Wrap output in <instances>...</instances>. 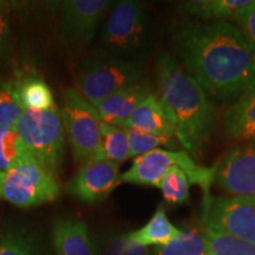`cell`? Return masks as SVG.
<instances>
[{"label":"cell","instance_id":"cell-1","mask_svg":"<svg viewBox=\"0 0 255 255\" xmlns=\"http://www.w3.org/2000/svg\"><path fill=\"white\" fill-rule=\"evenodd\" d=\"M173 43L212 102H234L255 85V50L237 24L184 18L174 26Z\"/></svg>","mask_w":255,"mask_h":255},{"label":"cell","instance_id":"cell-2","mask_svg":"<svg viewBox=\"0 0 255 255\" xmlns=\"http://www.w3.org/2000/svg\"><path fill=\"white\" fill-rule=\"evenodd\" d=\"M158 98L174 126L175 138L188 154H199L215 130L214 104L203 88L169 53L156 62Z\"/></svg>","mask_w":255,"mask_h":255},{"label":"cell","instance_id":"cell-3","mask_svg":"<svg viewBox=\"0 0 255 255\" xmlns=\"http://www.w3.org/2000/svg\"><path fill=\"white\" fill-rule=\"evenodd\" d=\"M158 30L154 17L142 2H114L102 25L96 52L143 64L152 55Z\"/></svg>","mask_w":255,"mask_h":255},{"label":"cell","instance_id":"cell-4","mask_svg":"<svg viewBox=\"0 0 255 255\" xmlns=\"http://www.w3.org/2000/svg\"><path fill=\"white\" fill-rule=\"evenodd\" d=\"M143 64L94 52L79 64L76 90L88 103L96 105L115 92L141 82Z\"/></svg>","mask_w":255,"mask_h":255},{"label":"cell","instance_id":"cell-5","mask_svg":"<svg viewBox=\"0 0 255 255\" xmlns=\"http://www.w3.org/2000/svg\"><path fill=\"white\" fill-rule=\"evenodd\" d=\"M14 130L34 161L57 175L65 156V130L58 105L47 111L25 110Z\"/></svg>","mask_w":255,"mask_h":255},{"label":"cell","instance_id":"cell-6","mask_svg":"<svg viewBox=\"0 0 255 255\" xmlns=\"http://www.w3.org/2000/svg\"><path fill=\"white\" fill-rule=\"evenodd\" d=\"M174 167L180 168L187 174L190 184L201 187L205 196L203 200L208 199L209 189L214 183L216 165L207 168L196 164L186 150L174 151L158 148L138 156L133 159L131 167L126 173L121 174L120 183L157 188L162 178Z\"/></svg>","mask_w":255,"mask_h":255},{"label":"cell","instance_id":"cell-7","mask_svg":"<svg viewBox=\"0 0 255 255\" xmlns=\"http://www.w3.org/2000/svg\"><path fill=\"white\" fill-rule=\"evenodd\" d=\"M60 115L73 158L91 162L101 146V120L97 111L75 88L63 91Z\"/></svg>","mask_w":255,"mask_h":255},{"label":"cell","instance_id":"cell-8","mask_svg":"<svg viewBox=\"0 0 255 255\" xmlns=\"http://www.w3.org/2000/svg\"><path fill=\"white\" fill-rule=\"evenodd\" d=\"M62 193L57 175L33 158L5 174L1 199L20 208H32L58 199Z\"/></svg>","mask_w":255,"mask_h":255},{"label":"cell","instance_id":"cell-9","mask_svg":"<svg viewBox=\"0 0 255 255\" xmlns=\"http://www.w3.org/2000/svg\"><path fill=\"white\" fill-rule=\"evenodd\" d=\"M55 9L60 39L69 49L90 45L114 2L109 0H63L49 2Z\"/></svg>","mask_w":255,"mask_h":255},{"label":"cell","instance_id":"cell-10","mask_svg":"<svg viewBox=\"0 0 255 255\" xmlns=\"http://www.w3.org/2000/svg\"><path fill=\"white\" fill-rule=\"evenodd\" d=\"M203 223L255 246V196H209L203 200Z\"/></svg>","mask_w":255,"mask_h":255},{"label":"cell","instance_id":"cell-11","mask_svg":"<svg viewBox=\"0 0 255 255\" xmlns=\"http://www.w3.org/2000/svg\"><path fill=\"white\" fill-rule=\"evenodd\" d=\"M214 182L229 196H255V139L226 152L216 164Z\"/></svg>","mask_w":255,"mask_h":255},{"label":"cell","instance_id":"cell-12","mask_svg":"<svg viewBox=\"0 0 255 255\" xmlns=\"http://www.w3.org/2000/svg\"><path fill=\"white\" fill-rule=\"evenodd\" d=\"M121 178L120 164L109 161H91L85 163L66 183L65 190L69 195L95 205L107 199Z\"/></svg>","mask_w":255,"mask_h":255},{"label":"cell","instance_id":"cell-13","mask_svg":"<svg viewBox=\"0 0 255 255\" xmlns=\"http://www.w3.org/2000/svg\"><path fill=\"white\" fill-rule=\"evenodd\" d=\"M52 246L56 255H97V242L87 223L73 218L53 221Z\"/></svg>","mask_w":255,"mask_h":255},{"label":"cell","instance_id":"cell-14","mask_svg":"<svg viewBox=\"0 0 255 255\" xmlns=\"http://www.w3.org/2000/svg\"><path fill=\"white\" fill-rule=\"evenodd\" d=\"M151 94L145 83L138 82L115 92L100 103L92 105L97 111L102 123L123 128L135 109Z\"/></svg>","mask_w":255,"mask_h":255},{"label":"cell","instance_id":"cell-15","mask_svg":"<svg viewBox=\"0 0 255 255\" xmlns=\"http://www.w3.org/2000/svg\"><path fill=\"white\" fill-rule=\"evenodd\" d=\"M126 129H133L150 135L175 137L174 126L159 98L154 92L149 94L127 121Z\"/></svg>","mask_w":255,"mask_h":255},{"label":"cell","instance_id":"cell-16","mask_svg":"<svg viewBox=\"0 0 255 255\" xmlns=\"http://www.w3.org/2000/svg\"><path fill=\"white\" fill-rule=\"evenodd\" d=\"M228 138L239 142L255 139V85L238 97L223 115Z\"/></svg>","mask_w":255,"mask_h":255},{"label":"cell","instance_id":"cell-17","mask_svg":"<svg viewBox=\"0 0 255 255\" xmlns=\"http://www.w3.org/2000/svg\"><path fill=\"white\" fill-rule=\"evenodd\" d=\"M252 0H190L181 2L183 13L202 21L234 20L237 14L251 4Z\"/></svg>","mask_w":255,"mask_h":255},{"label":"cell","instance_id":"cell-18","mask_svg":"<svg viewBox=\"0 0 255 255\" xmlns=\"http://www.w3.org/2000/svg\"><path fill=\"white\" fill-rule=\"evenodd\" d=\"M182 232L168 219L163 206H158L152 218L142 228L128 233V238L141 246H163Z\"/></svg>","mask_w":255,"mask_h":255},{"label":"cell","instance_id":"cell-19","mask_svg":"<svg viewBox=\"0 0 255 255\" xmlns=\"http://www.w3.org/2000/svg\"><path fill=\"white\" fill-rule=\"evenodd\" d=\"M0 255H50V251L36 232L17 226L0 233Z\"/></svg>","mask_w":255,"mask_h":255},{"label":"cell","instance_id":"cell-20","mask_svg":"<svg viewBox=\"0 0 255 255\" xmlns=\"http://www.w3.org/2000/svg\"><path fill=\"white\" fill-rule=\"evenodd\" d=\"M19 98L25 110L47 111L56 107L52 90L43 78L37 75H26L14 79Z\"/></svg>","mask_w":255,"mask_h":255},{"label":"cell","instance_id":"cell-21","mask_svg":"<svg viewBox=\"0 0 255 255\" xmlns=\"http://www.w3.org/2000/svg\"><path fill=\"white\" fill-rule=\"evenodd\" d=\"M130 158V145L124 128L101 124V146L92 161H109L121 164Z\"/></svg>","mask_w":255,"mask_h":255},{"label":"cell","instance_id":"cell-22","mask_svg":"<svg viewBox=\"0 0 255 255\" xmlns=\"http://www.w3.org/2000/svg\"><path fill=\"white\" fill-rule=\"evenodd\" d=\"M154 255H209L205 229L182 231L170 242L155 248Z\"/></svg>","mask_w":255,"mask_h":255},{"label":"cell","instance_id":"cell-23","mask_svg":"<svg viewBox=\"0 0 255 255\" xmlns=\"http://www.w3.org/2000/svg\"><path fill=\"white\" fill-rule=\"evenodd\" d=\"M32 158L14 129H0V171L6 174L21 162Z\"/></svg>","mask_w":255,"mask_h":255},{"label":"cell","instance_id":"cell-24","mask_svg":"<svg viewBox=\"0 0 255 255\" xmlns=\"http://www.w3.org/2000/svg\"><path fill=\"white\" fill-rule=\"evenodd\" d=\"M24 111L15 81L0 82V129H14Z\"/></svg>","mask_w":255,"mask_h":255},{"label":"cell","instance_id":"cell-25","mask_svg":"<svg viewBox=\"0 0 255 255\" xmlns=\"http://www.w3.org/2000/svg\"><path fill=\"white\" fill-rule=\"evenodd\" d=\"M190 186L187 174L180 168L174 167L162 178L157 188L168 205L181 206L189 200Z\"/></svg>","mask_w":255,"mask_h":255},{"label":"cell","instance_id":"cell-26","mask_svg":"<svg viewBox=\"0 0 255 255\" xmlns=\"http://www.w3.org/2000/svg\"><path fill=\"white\" fill-rule=\"evenodd\" d=\"M97 255H151L148 247L135 244L128 233L110 232L97 242Z\"/></svg>","mask_w":255,"mask_h":255},{"label":"cell","instance_id":"cell-27","mask_svg":"<svg viewBox=\"0 0 255 255\" xmlns=\"http://www.w3.org/2000/svg\"><path fill=\"white\" fill-rule=\"evenodd\" d=\"M209 255H255V246L205 227Z\"/></svg>","mask_w":255,"mask_h":255},{"label":"cell","instance_id":"cell-28","mask_svg":"<svg viewBox=\"0 0 255 255\" xmlns=\"http://www.w3.org/2000/svg\"><path fill=\"white\" fill-rule=\"evenodd\" d=\"M126 129V128H124ZM130 145V157H138L144 154H148L159 146L173 145V138L170 137L156 136L145 133L138 130L126 129Z\"/></svg>","mask_w":255,"mask_h":255},{"label":"cell","instance_id":"cell-29","mask_svg":"<svg viewBox=\"0 0 255 255\" xmlns=\"http://www.w3.org/2000/svg\"><path fill=\"white\" fill-rule=\"evenodd\" d=\"M9 8H11L9 2L0 0V68L7 65L13 56Z\"/></svg>","mask_w":255,"mask_h":255},{"label":"cell","instance_id":"cell-30","mask_svg":"<svg viewBox=\"0 0 255 255\" xmlns=\"http://www.w3.org/2000/svg\"><path fill=\"white\" fill-rule=\"evenodd\" d=\"M233 21L238 25L248 43L255 50V0H252L250 5L242 8Z\"/></svg>","mask_w":255,"mask_h":255},{"label":"cell","instance_id":"cell-31","mask_svg":"<svg viewBox=\"0 0 255 255\" xmlns=\"http://www.w3.org/2000/svg\"><path fill=\"white\" fill-rule=\"evenodd\" d=\"M4 177H5V174L0 171V199H1V187H2V182H4Z\"/></svg>","mask_w":255,"mask_h":255}]
</instances>
